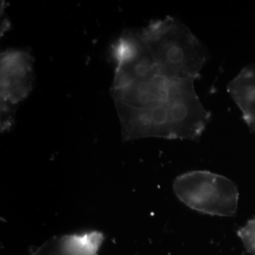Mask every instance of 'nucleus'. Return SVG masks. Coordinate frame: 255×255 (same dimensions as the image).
I'll list each match as a JSON object with an SVG mask.
<instances>
[{"label":"nucleus","mask_w":255,"mask_h":255,"mask_svg":"<svg viewBox=\"0 0 255 255\" xmlns=\"http://www.w3.org/2000/svg\"><path fill=\"white\" fill-rule=\"evenodd\" d=\"M137 31L159 75L192 82L200 77L207 50L179 20L167 16Z\"/></svg>","instance_id":"nucleus-1"},{"label":"nucleus","mask_w":255,"mask_h":255,"mask_svg":"<svg viewBox=\"0 0 255 255\" xmlns=\"http://www.w3.org/2000/svg\"><path fill=\"white\" fill-rule=\"evenodd\" d=\"M173 191L181 202L201 214L233 217L237 213V186L221 174L207 170L189 171L175 178Z\"/></svg>","instance_id":"nucleus-2"},{"label":"nucleus","mask_w":255,"mask_h":255,"mask_svg":"<svg viewBox=\"0 0 255 255\" xmlns=\"http://www.w3.org/2000/svg\"><path fill=\"white\" fill-rule=\"evenodd\" d=\"M33 80L31 55L9 50L1 55V128L11 127L16 107L31 92Z\"/></svg>","instance_id":"nucleus-3"},{"label":"nucleus","mask_w":255,"mask_h":255,"mask_svg":"<svg viewBox=\"0 0 255 255\" xmlns=\"http://www.w3.org/2000/svg\"><path fill=\"white\" fill-rule=\"evenodd\" d=\"M105 236L97 231L52 238L31 255H97Z\"/></svg>","instance_id":"nucleus-4"},{"label":"nucleus","mask_w":255,"mask_h":255,"mask_svg":"<svg viewBox=\"0 0 255 255\" xmlns=\"http://www.w3.org/2000/svg\"><path fill=\"white\" fill-rule=\"evenodd\" d=\"M237 234L247 251L252 255H255V218L249 220L244 226L240 228Z\"/></svg>","instance_id":"nucleus-5"}]
</instances>
